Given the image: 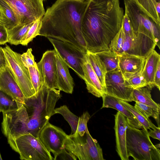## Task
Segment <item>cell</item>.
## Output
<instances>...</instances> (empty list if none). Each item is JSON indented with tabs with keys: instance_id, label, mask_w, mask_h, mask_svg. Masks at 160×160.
<instances>
[{
	"instance_id": "cell-49",
	"label": "cell",
	"mask_w": 160,
	"mask_h": 160,
	"mask_svg": "<svg viewBox=\"0 0 160 160\" xmlns=\"http://www.w3.org/2000/svg\"><path fill=\"white\" fill-rule=\"evenodd\" d=\"M43 0V1H44V0Z\"/></svg>"
},
{
	"instance_id": "cell-1",
	"label": "cell",
	"mask_w": 160,
	"mask_h": 160,
	"mask_svg": "<svg viewBox=\"0 0 160 160\" xmlns=\"http://www.w3.org/2000/svg\"><path fill=\"white\" fill-rule=\"evenodd\" d=\"M119 0H89L82 23L87 50L96 53L109 49L124 16Z\"/></svg>"
},
{
	"instance_id": "cell-13",
	"label": "cell",
	"mask_w": 160,
	"mask_h": 160,
	"mask_svg": "<svg viewBox=\"0 0 160 160\" xmlns=\"http://www.w3.org/2000/svg\"><path fill=\"white\" fill-rule=\"evenodd\" d=\"M67 135L61 128L48 122L40 132L38 138L54 157L64 148Z\"/></svg>"
},
{
	"instance_id": "cell-10",
	"label": "cell",
	"mask_w": 160,
	"mask_h": 160,
	"mask_svg": "<svg viewBox=\"0 0 160 160\" xmlns=\"http://www.w3.org/2000/svg\"><path fill=\"white\" fill-rule=\"evenodd\" d=\"M16 14L20 23L42 19L45 11L43 0H4Z\"/></svg>"
},
{
	"instance_id": "cell-28",
	"label": "cell",
	"mask_w": 160,
	"mask_h": 160,
	"mask_svg": "<svg viewBox=\"0 0 160 160\" xmlns=\"http://www.w3.org/2000/svg\"><path fill=\"white\" fill-rule=\"evenodd\" d=\"M104 64L107 72L118 67V55L109 49L95 53Z\"/></svg>"
},
{
	"instance_id": "cell-5",
	"label": "cell",
	"mask_w": 160,
	"mask_h": 160,
	"mask_svg": "<svg viewBox=\"0 0 160 160\" xmlns=\"http://www.w3.org/2000/svg\"><path fill=\"white\" fill-rule=\"evenodd\" d=\"M125 13L134 33L144 34L156 43L160 49V25L156 23L139 8L135 0H124Z\"/></svg>"
},
{
	"instance_id": "cell-18",
	"label": "cell",
	"mask_w": 160,
	"mask_h": 160,
	"mask_svg": "<svg viewBox=\"0 0 160 160\" xmlns=\"http://www.w3.org/2000/svg\"><path fill=\"white\" fill-rule=\"evenodd\" d=\"M116 151L122 160H128L126 148V129L128 122L126 118L118 111L114 115Z\"/></svg>"
},
{
	"instance_id": "cell-21",
	"label": "cell",
	"mask_w": 160,
	"mask_h": 160,
	"mask_svg": "<svg viewBox=\"0 0 160 160\" xmlns=\"http://www.w3.org/2000/svg\"><path fill=\"white\" fill-rule=\"evenodd\" d=\"M103 103L101 108H111L123 114L127 118L128 124L131 127L144 129L141 124L130 112L119 102V99L113 97L105 94L102 97Z\"/></svg>"
},
{
	"instance_id": "cell-36",
	"label": "cell",
	"mask_w": 160,
	"mask_h": 160,
	"mask_svg": "<svg viewBox=\"0 0 160 160\" xmlns=\"http://www.w3.org/2000/svg\"><path fill=\"white\" fill-rule=\"evenodd\" d=\"M89 113L86 111L84 112L79 117V122L76 132L74 134H78L83 136L85 133L88 131L87 123L90 118Z\"/></svg>"
},
{
	"instance_id": "cell-42",
	"label": "cell",
	"mask_w": 160,
	"mask_h": 160,
	"mask_svg": "<svg viewBox=\"0 0 160 160\" xmlns=\"http://www.w3.org/2000/svg\"><path fill=\"white\" fill-rule=\"evenodd\" d=\"M154 85L160 90V62L159 63L154 78Z\"/></svg>"
},
{
	"instance_id": "cell-39",
	"label": "cell",
	"mask_w": 160,
	"mask_h": 160,
	"mask_svg": "<svg viewBox=\"0 0 160 160\" xmlns=\"http://www.w3.org/2000/svg\"><path fill=\"white\" fill-rule=\"evenodd\" d=\"M54 160H77V158L72 153L68 152L65 148L54 157Z\"/></svg>"
},
{
	"instance_id": "cell-2",
	"label": "cell",
	"mask_w": 160,
	"mask_h": 160,
	"mask_svg": "<svg viewBox=\"0 0 160 160\" xmlns=\"http://www.w3.org/2000/svg\"><path fill=\"white\" fill-rule=\"evenodd\" d=\"M89 0H57L42 18L40 35L60 40L87 52L82 31Z\"/></svg>"
},
{
	"instance_id": "cell-27",
	"label": "cell",
	"mask_w": 160,
	"mask_h": 160,
	"mask_svg": "<svg viewBox=\"0 0 160 160\" xmlns=\"http://www.w3.org/2000/svg\"><path fill=\"white\" fill-rule=\"evenodd\" d=\"M34 22L19 23L12 28L8 30L9 38L8 42L12 45H16L20 44L22 40Z\"/></svg>"
},
{
	"instance_id": "cell-46",
	"label": "cell",
	"mask_w": 160,
	"mask_h": 160,
	"mask_svg": "<svg viewBox=\"0 0 160 160\" xmlns=\"http://www.w3.org/2000/svg\"><path fill=\"white\" fill-rule=\"evenodd\" d=\"M157 148H160V143H159L158 144L154 145Z\"/></svg>"
},
{
	"instance_id": "cell-35",
	"label": "cell",
	"mask_w": 160,
	"mask_h": 160,
	"mask_svg": "<svg viewBox=\"0 0 160 160\" xmlns=\"http://www.w3.org/2000/svg\"><path fill=\"white\" fill-rule=\"evenodd\" d=\"M124 35L122 25L120 30L113 38L109 45V49L114 51L118 55L121 54Z\"/></svg>"
},
{
	"instance_id": "cell-38",
	"label": "cell",
	"mask_w": 160,
	"mask_h": 160,
	"mask_svg": "<svg viewBox=\"0 0 160 160\" xmlns=\"http://www.w3.org/2000/svg\"><path fill=\"white\" fill-rule=\"evenodd\" d=\"M31 48L28 49L27 51L21 55L22 62L25 67H28L37 64L35 61L34 56L32 53Z\"/></svg>"
},
{
	"instance_id": "cell-16",
	"label": "cell",
	"mask_w": 160,
	"mask_h": 160,
	"mask_svg": "<svg viewBox=\"0 0 160 160\" xmlns=\"http://www.w3.org/2000/svg\"><path fill=\"white\" fill-rule=\"evenodd\" d=\"M118 55V68L126 80L142 72L145 58L127 53Z\"/></svg>"
},
{
	"instance_id": "cell-7",
	"label": "cell",
	"mask_w": 160,
	"mask_h": 160,
	"mask_svg": "<svg viewBox=\"0 0 160 160\" xmlns=\"http://www.w3.org/2000/svg\"><path fill=\"white\" fill-rule=\"evenodd\" d=\"M8 140L11 148L18 152L21 160H52L54 158L38 138L29 133Z\"/></svg>"
},
{
	"instance_id": "cell-37",
	"label": "cell",
	"mask_w": 160,
	"mask_h": 160,
	"mask_svg": "<svg viewBox=\"0 0 160 160\" xmlns=\"http://www.w3.org/2000/svg\"><path fill=\"white\" fill-rule=\"evenodd\" d=\"M127 81L134 89L144 87L148 85L142 72L130 78Z\"/></svg>"
},
{
	"instance_id": "cell-30",
	"label": "cell",
	"mask_w": 160,
	"mask_h": 160,
	"mask_svg": "<svg viewBox=\"0 0 160 160\" xmlns=\"http://www.w3.org/2000/svg\"><path fill=\"white\" fill-rule=\"evenodd\" d=\"M120 103L127 108L136 118L142 125L143 129L147 130L151 128L153 124L149 119L145 117L134 106L130 104L128 102L119 99Z\"/></svg>"
},
{
	"instance_id": "cell-34",
	"label": "cell",
	"mask_w": 160,
	"mask_h": 160,
	"mask_svg": "<svg viewBox=\"0 0 160 160\" xmlns=\"http://www.w3.org/2000/svg\"><path fill=\"white\" fill-rule=\"evenodd\" d=\"M28 68L31 82L36 94L43 84L42 78L37 64Z\"/></svg>"
},
{
	"instance_id": "cell-6",
	"label": "cell",
	"mask_w": 160,
	"mask_h": 160,
	"mask_svg": "<svg viewBox=\"0 0 160 160\" xmlns=\"http://www.w3.org/2000/svg\"><path fill=\"white\" fill-rule=\"evenodd\" d=\"M65 148L80 160H104L102 150L97 141L89 131L83 136L78 134L68 135Z\"/></svg>"
},
{
	"instance_id": "cell-29",
	"label": "cell",
	"mask_w": 160,
	"mask_h": 160,
	"mask_svg": "<svg viewBox=\"0 0 160 160\" xmlns=\"http://www.w3.org/2000/svg\"><path fill=\"white\" fill-rule=\"evenodd\" d=\"M55 114L62 115L70 125L71 129L70 134L75 133L79 122V117L72 112L66 105H63L54 109Z\"/></svg>"
},
{
	"instance_id": "cell-3",
	"label": "cell",
	"mask_w": 160,
	"mask_h": 160,
	"mask_svg": "<svg viewBox=\"0 0 160 160\" xmlns=\"http://www.w3.org/2000/svg\"><path fill=\"white\" fill-rule=\"evenodd\" d=\"M60 91L51 89L43 83L38 92L28 98H25L23 104L29 119V133L38 138V134L55 114V108L61 97Z\"/></svg>"
},
{
	"instance_id": "cell-40",
	"label": "cell",
	"mask_w": 160,
	"mask_h": 160,
	"mask_svg": "<svg viewBox=\"0 0 160 160\" xmlns=\"http://www.w3.org/2000/svg\"><path fill=\"white\" fill-rule=\"evenodd\" d=\"M122 28L125 35L129 36H132L133 35V33L129 19L125 13L124 16Z\"/></svg>"
},
{
	"instance_id": "cell-12",
	"label": "cell",
	"mask_w": 160,
	"mask_h": 160,
	"mask_svg": "<svg viewBox=\"0 0 160 160\" xmlns=\"http://www.w3.org/2000/svg\"><path fill=\"white\" fill-rule=\"evenodd\" d=\"M105 84L106 94L128 102L133 101L134 89L124 79L118 67L106 73Z\"/></svg>"
},
{
	"instance_id": "cell-26",
	"label": "cell",
	"mask_w": 160,
	"mask_h": 160,
	"mask_svg": "<svg viewBox=\"0 0 160 160\" xmlns=\"http://www.w3.org/2000/svg\"><path fill=\"white\" fill-rule=\"evenodd\" d=\"M86 54L94 71L106 91L105 77L107 71L104 64L95 53L87 50Z\"/></svg>"
},
{
	"instance_id": "cell-11",
	"label": "cell",
	"mask_w": 160,
	"mask_h": 160,
	"mask_svg": "<svg viewBox=\"0 0 160 160\" xmlns=\"http://www.w3.org/2000/svg\"><path fill=\"white\" fill-rule=\"evenodd\" d=\"M47 38L69 68L82 79L84 74L82 64L87 52L63 41L50 38Z\"/></svg>"
},
{
	"instance_id": "cell-22",
	"label": "cell",
	"mask_w": 160,
	"mask_h": 160,
	"mask_svg": "<svg viewBox=\"0 0 160 160\" xmlns=\"http://www.w3.org/2000/svg\"><path fill=\"white\" fill-rule=\"evenodd\" d=\"M160 62V55L154 49L146 58L142 73L152 88L154 87V78L158 65Z\"/></svg>"
},
{
	"instance_id": "cell-33",
	"label": "cell",
	"mask_w": 160,
	"mask_h": 160,
	"mask_svg": "<svg viewBox=\"0 0 160 160\" xmlns=\"http://www.w3.org/2000/svg\"><path fill=\"white\" fill-rule=\"evenodd\" d=\"M134 107L147 118L152 117L156 120L160 127L159 116L160 111H158L143 103L135 102Z\"/></svg>"
},
{
	"instance_id": "cell-25",
	"label": "cell",
	"mask_w": 160,
	"mask_h": 160,
	"mask_svg": "<svg viewBox=\"0 0 160 160\" xmlns=\"http://www.w3.org/2000/svg\"><path fill=\"white\" fill-rule=\"evenodd\" d=\"M0 10L2 19V24L8 30L20 23L15 12L4 0H0Z\"/></svg>"
},
{
	"instance_id": "cell-24",
	"label": "cell",
	"mask_w": 160,
	"mask_h": 160,
	"mask_svg": "<svg viewBox=\"0 0 160 160\" xmlns=\"http://www.w3.org/2000/svg\"><path fill=\"white\" fill-rule=\"evenodd\" d=\"M152 88L148 85L133 89L132 97L133 101L140 102L160 111V105L152 99L151 90Z\"/></svg>"
},
{
	"instance_id": "cell-47",
	"label": "cell",
	"mask_w": 160,
	"mask_h": 160,
	"mask_svg": "<svg viewBox=\"0 0 160 160\" xmlns=\"http://www.w3.org/2000/svg\"><path fill=\"white\" fill-rule=\"evenodd\" d=\"M2 160V157L1 156V154L0 153V160Z\"/></svg>"
},
{
	"instance_id": "cell-4",
	"label": "cell",
	"mask_w": 160,
	"mask_h": 160,
	"mask_svg": "<svg viewBox=\"0 0 160 160\" xmlns=\"http://www.w3.org/2000/svg\"><path fill=\"white\" fill-rule=\"evenodd\" d=\"M148 132L132 127L128 123L126 141L128 157L135 160H160V150L152 142Z\"/></svg>"
},
{
	"instance_id": "cell-15",
	"label": "cell",
	"mask_w": 160,
	"mask_h": 160,
	"mask_svg": "<svg viewBox=\"0 0 160 160\" xmlns=\"http://www.w3.org/2000/svg\"><path fill=\"white\" fill-rule=\"evenodd\" d=\"M56 54L54 49L47 51L37 65L43 83L51 89H58Z\"/></svg>"
},
{
	"instance_id": "cell-44",
	"label": "cell",
	"mask_w": 160,
	"mask_h": 160,
	"mask_svg": "<svg viewBox=\"0 0 160 160\" xmlns=\"http://www.w3.org/2000/svg\"><path fill=\"white\" fill-rule=\"evenodd\" d=\"M6 66V60L3 48L0 47V68Z\"/></svg>"
},
{
	"instance_id": "cell-17",
	"label": "cell",
	"mask_w": 160,
	"mask_h": 160,
	"mask_svg": "<svg viewBox=\"0 0 160 160\" xmlns=\"http://www.w3.org/2000/svg\"><path fill=\"white\" fill-rule=\"evenodd\" d=\"M0 90L17 102L23 104L25 97L9 69L0 68Z\"/></svg>"
},
{
	"instance_id": "cell-31",
	"label": "cell",
	"mask_w": 160,
	"mask_h": 160,
	"mask_svg": "<svg viewBox=\"0 0 160 160\" xmlns=\"http://www.w3.org/2000/svg\"><path fill=\"white\" fill-rule=\"evenodd\" d=\"M19 103L0 90V112L3 113L17 109Z\"/></svg>"
},
{
	"instance_id": "cell-43",
	"label": "cell",
	"mask_w": 160,
	"mask_h": 160,
	"mask_svg": "<svg viewBox=\"0 0 160 160\" xmlns=\"http://www.w3.org/2000/svg\"><path fill=\"white\" fill-rule=\"evenodd\" d=\"M150 130L148 131V134L149 137L153 138L160 140V128L159 127H156L155 128L152 130L149 129Z\"/></svg>"
},
{
	"instance_id": "cell-41",
	"label": "cell",
	"mask_w": 160,
	"mask_h": 160,
	"mask_svg": "<svg viewBox=\"0 0 160 160\" xmlns=\"http://www.w3.org/2000/svg\"><path fill=\"white\" fill-rule=\"evenodd\" d=\"M8 29L2 24H0V45H4L8 41Z\"/></svg>"
},
{
	"instance_id": "cell-48",
	"label": "cell",
	"mask_w": 160,
	"mask_h": 160,
	"mask_svg": "<svg viewBox=\"0 0 160 160\" xmlns=\"http://www.w3.org/2000/svg\"><path fill=\"white\" fill-rule=\"evenodd\" d=\"M158 2H160V0H156Z\"/></svg>"
},
{
	"instance_id": "cell-14",
	"label": "cell",
	"mask_w": 160,
	"mask_h": 160,
	"mask_svg": "<svg viewBox=\"0 0 160 160\" xmlns=\"http://www.w3.org/2000/svg\"><path fill=\"white\" fill-rule=\"evenodd\" d=\"M133 33L132 36L125 34L120 54L127 53L146 58L154 49L156 45V43L144 34Z\"/></svg>"
},
{
	"instance_id": "cell-32",
	"label": "cell",
	"mask_w": 160,
	"mask_h": 160,
	"mask_svg": "<svg viewBox=\"0 0 160 160\" xmlns=\"http://www.w3.org/2000/svg\"><path fill=\"white\" fill-rule=\"evenodd\" d=\"M42 26V19H39L34 21L22 40L20 44L23 46H27L37 36L40 35Z\"/></svg>"
},
{
	"instance_id": "cell-20",
	"label": "cell",
	"mask_w": 160,
	"mask_h": 160,
	"mask_svg": "<svg viewBox=\"0 0 160 160\" xmlns=\"http://www.w3.org/2000/svg\"><path fill=\"white\" fill-rule=\"evenodd\" d=\"M56 58L58 89L72 94L73 90L74 83L69 72V67L56 51Z\"/></svg>"
},
{
	"instance_id": "cell-8",
	"label": "cell",
	"mask_w": 160,
	"mask_h": 160,
	"mask_svg": "<svg viewBox=\"0 0 160 160\" xmlns=\"http://www.w3.org/2000/svg\"><path fill=\"white\" fill-rule=\"evenodd\" d=\"M6 66L21 88L24 97L28 98L36 94L31 82L28 68L23 65L21 54L13 51L8 45L3 48Z\"/></svg>"
},
{
	"instance_id": "cell-9",
	"label": "cell",
	"mask_w": 160,
	"mask_h": 160,
	"mask_svg": "<svg viewBox=\"0 0 160 160\" xmlns=\"http://www.w3.org/2000/svg\"><path fill=\"white\" fill-rule=\"evenodd\" d=\"M2 130L7 139L29 133V119L26 108L19 102L15 110L2 113Z\"/></svg>"
},
{
	"instance_id": "cell-45",
	"label": "cell",
	"mask_w": 160,
	"mask_h": 160,
	"mask_svg": "<svg viewBox=\"0 0 160 160\" xmlns=\"http://www.w3.org/2000/svg\"><path fill=\"white\" fill-rule=\"evenodd\" d=\"M2 19L1 12V11L0 10V24H2Z\"/></svg>"
},
{
	"instance_id": "cell-19",
	"label": "cell",
	"mask_w": 160,
	"mask_h": 160,
	"mask_svg": "<svg viewBox=\"0 0 160 160\" xmlns=\"http://www.w3.org/2000/svg\"><path fill=\"white\" fill-rule=\"evenodd\" d=\"M82 67L83 72L82 79L85 81L88 92L96 97L100 98L106 94V91L102 85L94 71L87 54Z\"/></svg>"
},
{
	"instance_id": "cell-23",
	"label": "cell",
	"mask_w": 160,
	"mask_h": 160,
	"mask_svg": "<svg viewBox=\"0 0 160 160\" xmlns=\"http://www.w3.org/2000/svg\"><path fill=\"white\" fill-rule=\"evenodd\" d=\"M140 9L156 23L160 25V2L156 0H135Z\"/></svg>"
}]
</instances>
